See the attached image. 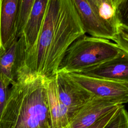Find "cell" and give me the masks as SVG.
<instances>
[{
    "mask_svg": "<svg viewBox=\"0 0 128 128\" xmlns=\"http://www.w3.org/2000/svg\"><path fill=\"white\" fill-rule=\"evenodd\" d=\"M125 54L113 42L85 34L68 48L58 72H76Z\"/></svg>",
    "mask_w": 128,
    "mask_h": 128,
    "instance_id": "3",
    "label": "cell"
},
{
    "mask_svg": "<svg viewBox=\"0 0 128 128\" xmlns=\"http://www.w3.org/2000/svg\"><path fill=\"white\" fill-rule=\"evenodd\" d=\"M95 96L118 98L128 102V81L87 76L74 72H58Z\"/></svg>",
    "mask_w": 128,
    "mask_h": 128,
    "instance_id": "4",
    "label": "cell"
},
{
    "mask_svg": "<svg viewBox=\"0 0 128 128\" xmlns=\"http://www.w3.org/2000/svg\"><path fill=\"white\" fill-rule=\"evenodd\" d=\"M126 103L120 99L94 96L70 118L64 128H88L114 108Z\"/></svg>",
    "mask_w": 128,
    "mask_h": 128,
    "instance_id": "7",
    "label": "cell"
},
{
    "mask_svg": "<svg viewBox=\"0 0 128 128\" xmlns=\"http://www.w3.org/2000/svg\"><path fill=\"white\" fill-rule=\"evenodd\" d=\"M46 91L52 128H64L70 118L67 109L59 99L55 76L46 78Z\"/></svg>",
    "mask_w": 128,
    "mask_h": 128,
    "instance_id": "12",
    "label": "cell"
},
{
    "mask_svg": "<svg viewBox=\"0 0 128 128\" xmlns=\"http://www.w3.org/2000/svg\"><path fill=\"white\" fill-rule=\"evenodd\" d=\"M48 2V0H34L22 34L18 40V53L21 60L18 68L22 66L36 47Z\"/></svg>",
    "mask_w": 128,
    "mask_h": 128,
    "instance_id": "6",
    "label": "cell"
},
{
    "mask_svg": "<svg viewBox=\"0 0 128 128\" xmlns=\"http://www.w3.org/2000/svg\"><path fill=\"white\" fill-rule=\"evenodd\" d=\"M18 40L0 52V79L8 86L15 82L13 72L16 60Z\"/></svg>",
    "mask_w": 128,
    "mask_h": 128,
    "instance_id": "13",
    "label": "cell"
},
{
    "mask_svg": "<svg viewBox=\"0 0 128 128\" xmlns=\"http://www.w3.org/2000/svg\"><path fill=\"white\" fill-rule=\"evenodd\" d=\"M9 88L0 128H52L46 78L17 71Z\"/></svg>",
    "mask_w": 128,
    "mask_h": 128,
    "instance_id": "2",
    "label": "cell"
},
{
    "mask_svg": "<svg viewBox=\"0 0 128 128\" xmlns=\"http://www.w3.org/2000/svg\"><path fill=\"white\" fill-rule=\"evenodd\" d=\"M104 128H128V115L124 104L120 107L114 116Z\"/></svg>",
    "mask_w": 128,
    "mask_h": 128,
    "instance_id": "15",
    "label": "cell"
},
{
    "mask_svg": "<svg viewBox=\"0 0 128 128\" xmlns=\"http://www.w3.org/2000/svg\"><path fill=\"white\" fill-rule=\"evenodd\" d=\"M18 0H0V36L3 50L16 39V14Z\"/></svg>",
    "mask_w": 128,
    "mask_h": 128,
    "instance_id": "11",
    "label": "cell"
},
{
    "mask_svg": "<svg viewBox=\"0 0 128 128\" xmlns=\"http://www.w3.org/2000/svg\"><path fill=\"white\" fill-rule=\"evenodd\" d=\"M3 50L2 42H1V40H0V52Z\"/></svg>",
    "mask_w": 128,
    "mask_h": 128,
    "instance_id": "18",
    "label": "cell"
},
{
    "mask_svg": "<svg viewBox=\"0 0 128 128\" xmlns=\"http://www.w3.org/2000/svg\"><path fill=\"white\" fill-rule=\"evenodd\" d=\"M34 0H18L16 20V34L18 39L22 34Z\"/></svg>",
    "mask_w": 128,
    "mask_h": 128,
    "instance_id": "14",
    "label": "cell"
},
{
    "mask_svg": "<svg viewBox=\"0 0 128 128\" xmlns=\"http://www.w3.org/2000/svg\"><path fill=\"white\" fill-rule=\"evenodd\" d=\"M84 30L90 36L114 42L115 37L106 28L88 0H72Z\"/></svg>",
    "mask_w": 128,
    "mask_h": 128,
    "instance_id": "9",
    "label": "cell"
},
{
    "mask_svg": "<svg viewBox=\"0 0 128 128\" xmlns=\"http://www.w3.org/2000/svg\"><path fill=\"white\" fill-rule=\"evenodd\" d=\"M55 78L59 99L67 109L70 118L94 96L90 92L66 78L60 72H56Z\"/></svg>",
    "mask_w": 128,
    "mask_h": 128,
    "instance_id": "8",
    "label": "cell"
},
{
    "mask_svg": "<svg viewBox=\"0 0 128 128\" xmlns=\"http://www.w3.org/2000/svg\"><path fill=\"white\" fill-rule=\"evenodd\" d=\"M8 86L0 79V119L6 102L9 90Z\"/></svg>",
    "mask_w": 128,
    "mask_h": 128,
    "instance_id": "17",
    "label": "cell"
},
{
    "mask_svg": "<svg viewBox=\"0 0 128 128\" xmlns=\"http://www.w3.org/2000/svg\"><path fill=\"white\" fill-rule=\"evenodd\" d=\"M122 104L118 105L110 112L102 116L94 124L88 128H104L106 124L117 113L120 107Z\"/></svg>",
    "mask_w": 128,
    "mask_h": 128,
    "instance_id": "16",
    "label": "cell"
},
{
    "mask_svg": "<svg viewBox=\"0 0 128 128\" xmlns=\"http://www.w3.org/2000/svg\"><path fill=\"white\" fill-rule=\"evenodd\" d=\"M85 34L72 0H48L36 47L18 70L54 76L68 48Z\"/></svg>",
    "mask_w": 128,
    "mask_h": 128,
    "instance_id": "1",
    "label": "cell"
},
{
    "mask_svg": "<svg viewBox=\"0 0 128 128\" xmlns=\"http://www.w3.org/2000/svg\"><path fill=\"white\" fill-rule=\"evenodd\" d=\"M106 28L116 36L128 30V0H88Z\"/></svg>",
    "mask_w": 128,
    "mask_h": 128,
    "instance_id": "5",
    "label": "cell"
},
{
    "mask_svg": "<svg viewBox=\"0 0 128 128\" xmlns=\"http://www.w3.org/2000/svg\"><path fill=\"white\" fill-rule=\"evenodd\" d=\"M74 72L106 79L128 81V54Z\"/></svg>",
    "mask_w": 128,
    "mask_h": 128,
    "instance_id": "10",
    "label": "cell"
}]
</instances>
